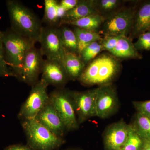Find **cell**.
<instances>
[{
  "mask_svg": "<svg viewBox=\"0 0 150 150\" xmlns=\"http://www.w3.org/2000/svg\"><path fill=\"white\" fill-rule=\"evenodd\" d=\"M124 2L120 0H94V4L98 14L105 20L116 13L123 7Z\"/></svg>",
  "mask_w": 150,
  "mask_h": 150,
  "instance_id": "cell-19",
  "label": "cell"
},
{
  "mask_svg": "<svg viewBox=\"0 0 150 150\" xmlns=\"http://www.w3.org/2000/svg\"><path fill=\"white\" fill-rule=\"evenodd\" d=\"M0 33L8 64L18 78L25 57L36 43L13 31Z\"/></svg>",
  "mask_w": 150,
  "mask_h": 150,
  "instance_id": "cell-3",
  "label": "cell"
},
{
  "mask_svg": "<svg viewBox=\"0 0 150 150\" xmlns=\"http://www.w3.org/2000/svg\"><path fill=\"white\" fill-rule=\"evenodd\" d=\"M115 58L141 59V55L135 48L131 39L126 35L119 38L114 49L110 52Z\"/></svg>",
  "mask_w": 150,
  "mask_h": 150,
  "instance_id": "cell-18",
  "label": "cell"
},
{
  "mask_svg": "<svg viewBox=\"0 0 150 150\" xmlns=\"http://www.w3.org/2000/svg\"><path fill=\"white\" fill-rule=\"evenodd\" d=\"M15 77L13 71L9 67L6 59L4 48L0 33V77Z\"/></svg>",
  "mask_w": 150,
  "mask_h": 150,
  "instance_id": "cell-28",
  "label": "cell"
},
{
  "mask_svg": "<svg viewBox=\"0 0 150 150\" xmlns=\"http://www.w3.org/2000/svg\"><path fill=\"white\" fill-rule=\"evenodd\" d=\"M38 42L40 44V52L46 59L62 61L66 51L62 46L57 27L43 26Z\"/></svg>",
  "mask_w": 150,
  "mask_h": 150,
  "instance_id": "cell-8",
  "label": "cell"
},
{
  "mask_svg": "<svg viewBox=\"0 0 150 150\" xmlns=\"http://www.w3.org/2000/svg\"><path fill=\"white\" fill-rule=\"evenodd\" d=\"M131 125L143 139H150V118L137 112Z\"/></svg>",
  "mask_w": 150,
  "mask_h": 150,
  "instance_id": "cell-25",
  "label": "cell"
},
{
  "mask_svg": "<svg viewBox=\"0 0 150 150\" xmlns=\"http://www.w3.org/2000/svg\"><path fill=\"white\" fill-rule=\"evenodd\" d=\"M6 6L13 31L35 43L38 42L43 26L37 16L19 1L9 0Z\"/></svg>",
  "mask_w": 150,
  "mask_h": 150,
  "instance_id": "cell-1",
  "label": "cell"
},
{
  "mask_svg": "<svg viewBox=\"0 0 150 150\" xmlns=\"http://www.w3.org/2000/svg\"><path fill=\"white\" fill-rule=\"evenodd\" d=\"M4 150H33L28 145L17 144L7 147Z\"/></svg>",
  "mask_w": 150,
  "mask_h": 150,
  "instance_id": "cell-33",
  "label": "cell"
},
{
  "mask_svg": "<svg viewBox=\"0 0 150 150\" xmlns=\"http://www.w3.org/2000/svg\"><path fill=\"white\" fill-rule=\"evenodd\" d=\"M138 37V40L134 43L137 51L150 50V31L142 33Z\"/></svg>",
  "mask_w": 150,
  "mask_h": 150,
  "instance_id": "cell-29",
  "label": "cell"
},
{
  "mask_svg": "<svg viewBox=\"0 0 150 150\" xmlns=\"http://www.w3.org/2000/svg\"><path fill=\"white\" fill-rule=\"evenodd\" d=\"M49 100L62 118L68 131L79 128L77 118L70 97L69 90L56 88L49 94Z\"/></svg>",
  "mask_w": 150,
  "mask_h": 150,
  "instance_id": "cell-5",
  "label": "cell"
},
{
  "mask_svg": "<svg viewBox=\"0 0 150 150\" xmlns=\"http://www.w3.org/2000/svg\"><path fill=\"white\" fill-rule=\"evenodd\" d=\"M101 62V55L95 58L85 68L78 80L85 86L95 85L100 66Z\"/></svg>",
  "mask_w": 150,
  "mask_h": 150,
  "instance_id": "cell-21",
  "label": "cell"
},
{
  "mask_svg": "<svg viewBox=\"0 0 150 150\" xmlns=\"http://www.w3.org/2000/svg\"><path fill=\"white\" fill-rule=\"evenodd\" d=\"M41 79L48 86L56 88H64L70 80L62 61L57 60H44L41 70Z\"/></svg>",
  "mask_w": 150,
  "mask_h": 150,
  "instance_id": "cell-11",
  "label": "cell"
},
{
  "mask_svg": "<svg viewBox=\"0 0 150 150\" xmlns=\"http://www.w3.org/2000/svg\"><path fill=\"white\" fill-rule=\"evenodd\" d=\"M120 64L115 57L107 54L101 55L95 85L100 86L111 84L120 70Z\"/></svg>",
  "mask_w": 150,
  "mask_h": 150,
  "instance_id": "cell-14",
  "label": "cell"
},
{
  "mask_svg": "<svg viewBox=\"0 0 150 150\" xmlns=\"http://www.w3.org/2000/svg\"><path fill=\"white\" fill-rule=\"evenodd\" d=\"M27 141L33 150H57L65 144L64 139L58 137L35 119L21 121Z\"/></svg>",
  "mask_w": 150,
  "mask_h": 150,
  "instance_id": "cell-2",
  "label": "cell"
},
{
  "mask_svg": "<svg viewBox=\"0 0 150 150\" xmlns=\"http://www.w3.org/2000/svg\"><path fill=\"white\" fill-rule=\"evenodd\" d=\"M77 38L78 54L79 56L83 50L91 43L102 40L103 38L99 33L89 31L75 27L74 30Z\"/></svg>",
  "mask_w": 150,
  "mask_h": 150,
  "instance_id": "cell-24",
  "label": "cell"
},
{
  "mask_svg": "<svg viewBox=\"0 0 150 150\" xmlns=\"http://www.w3.org/2000/svg\"><path fill=\"white\" fill-rule=\"evenodd\" d=\"M79 1L80 0H62L59 4L67 12L75 7Z\"/></svg>",
  "mask_w": 150,
  "mask_h": 150,
  "instance_id": "cell-32",
  "label": "cell"
},
{
  "mask_svg": "<svg viewBox=\"0 0 150 150\" xmlns=\"http://www.w3.org/2000/svg\"><path fill=\"white\" fill-rule=\"evenodd\" d=\"M150 31V1L146 2L134 13L131 36L138 37L142 33Z\"/></svg>",
  "mask_w": 150,
  "mask_h": 150,
  "instance_id": "cell-15",
  "label": "cell"
},
{
  "mask_svg": "<svg viewBox=\"0 0 150 150\" xmlns=\"http://www.w3.org/2000/svg\"><path fill=\"white\" fill-rule=\"evenodd\" d=\"M119 107L117 92L112 84L97 88L96 108V116L102 119L110 117L118 111Z\"/></svg>",
  "mask_w": 150,
  "mask_h": 150,
  "instance_id": "cell-10",
  "label": "cell"
},
{
  "mask_svg": "<svg viewBox=\"0 0 150 150\" xmlns=\"http://www.w3.org/2000/svg\"><path fill=\"white\" fill-rule=\"evenodd\" d=\"M130 128V124H127L123 120L108 126L103 135V144L105 149H120L128 138Z\"/></svg>",
  "mask_w": 150,
  "mask_h": 150,
  "instance_id": "cell-12",
  "label": "cell"
},
{
  "mask_svg": "<svg viewBox=\"0 0 150 150\" xmlns=\"http://www.w3.org/2000/svg\"><path fill=\"white\" fill-rule=\"evenodd\" d=\"M34 119L58 137L64 138L67 132L62 118L50 100Z\"/></svg>",
  "mask_w": 150,
  "mask_h": 150,
  "instance_id": "cell-13",
  "label": "cell"
},
{
  "mask_svg": "<svg viewBox=\"0 0 150 150\" xmlns=\"http://www.w3.org/2000/svg\"><path fill=\"white\" fill-rule=\"evenodd\" d=\"M97 91V88L81 92L69 91L70 97L79 125L96 116Z\"/></svg>",
  "mask_w": 150,
  "mask_h": 150,
  "instance_id": "cell-7",
  "label": "cell"
},
{
  "mask_svg": "<svg viewBox=\"0 0 150 150\" xmlns=\"http://www.w3.org/2000/svg\"><path fill=\"white\" fill-rule=\"evenodd\" d=\"M129 136L126 142L119 150H140L143 145L144 139L135 131L131 124Z\"/></svg>",
  "mask_w": 150,
  "mask_h": 150,
  "instance_id": "cell-27",
  "label": "cell"
},
{
  "mask_svg": "<svg viewBox=\"0 0 150 150\" xmlns=\"http://www.w3.org/2000/svg\"><path fill=\"white\" fill-rule=\"evenodd\" d=\"M83 150L81 149H80L79 148H69L67 149H64L60 150V149L59 150Z\"/></svg>",
  "mask_w": 150,
  "mask_h": 150,
  "instance_id": "cell-35",
  "label": "cell"
},
{
  "mask_svg": "<svg viewBox=\"0 0 150 150\" xmlns=\"http://www.w3.org/2000/svg\"><path fill=\"white\" fill-rule=\"evenodd\" d=\"M140 150H150V139H144L143 145Z\"/></svg>",
  "mask_w": 150,
  "mask_h": 150,
  "instance_id": "cell-34",
  "label": "cell"
},
{
  "mask_svg": "<svg viewBox=\"0 0 150 150\" xmlns=\"http://www.w3.org/2000/svg\"><path fill=\"white\" fill-rule=\"evenodd\" d=\"M43 57L40 48L32 47L25 57L18 79L31 87L37 83L41 73Z\"/></svg>",
  "mask_w": 150,
  "mask_h": 150,
  "instance_id": "cell-9",
  "label": "cell"
},
{
  "mask_svg": "<svg viewBox=\"0 0 150 150\" xmlns=\"http://www.w3.org/2000/svg\"><path fill=\"white\" fill-rule=\"evenodd\" d=\"M62 62L71 80L79 79L86 67V65L80 56L77 54L68 51L65 52Z\"/></svg>",
  "mask_w": 150,
  "mask_h": 150,
  "instance_id": "cell-17",
  "label": "cell"
},
{
  "mask_svg": "<svg viewBox=\"0 0 150 150\" xmlns=\"http://www.w3.org/2000/svg\"><path fill=\"white\" fill-rule=\"evenodd\" d=\"M104 21V19L99 15L93 14L72 22L67 25L89 31L98 32V30L101 27Z\"/></svg>",
  "mask_w": 150,
  "mask_h": 150,
  "instance_id": "cell-23",
  "label": "cell"
},
{
  "mask_svg": "<svg viewBox=\"0 0 150 150\" xmlns=\"http://www.w3.org/2000/svg\"><path fill=\"white\" fill-rule=\"evenodd\" d=\"M121 36L105 35L100 41L103 51L105 50L110 52L115 48L118 39Z\"/></svg>",
  "mask_w": 150,
  "mask_h": 150,
  "instance_id": "cell-30",
  "label": "cell"
},
{
  "mask_svg": "<svg viewBox=\"0 0 150 150\" xmlns=\"http://www.w3.org/2000/svg\"><path fill=\"white\" fill-rule=\"evenodd\" d=\"M93 14H98L94 0H80L75 7L66 12L60 22V26Z\"/></svg>",
  "mask_w": 150,
  "mask_h": 150,
  "instance_id": "cell-16",
  "label": "cell"
},
{
  "mask_svg": "<svg viewBox=\"0 0 150 150\" xmlns=\"http://www.w3.org/2000/svg\"><path fill=\"white\" fill-rule=\"evenodd\" d=\"M134 13L133 9L122 8L103 22L101 27L103 34L104 36H127L132 29Z\"/></svg>",
  "mask_w": 150,
  "mask_h": 150,
  "instance_id": "cell-6",
  "label": "cell"
},
{
  "mask_svg": "<svg viewBox=\"0 0 150 150\" xmlns=\"http://www.w3.org/2000/svg\"><path fill=\"white\" fill-rule=\"evenodd\" d=\"M62 46L65 51L78 54V43L74 31L63 25L57 28Z\"/></svg>",
  "mask_w": 150,
  "mask_h": 150,
  "instance_id": "cell-22",
  "label": "cell"
},
{
  "mask_svg": "<svg viewBox=\"0 0 150 150\" xmlns=\"http://www.w3.org/2000/svg\"><path fill=\"white\" fill-rule=\"evenodd\" d=\"M44 4L43 21L47 26L59 27L61 20L58 13L59 2L56 0H45Z\"/></svg>",
  "mask_w": 150,
  "mask_h": 150,
  "instance_id": "cell-20",
  "label": "cell"
},
{
  "mask_svg": "<svg viewBox=\"0 0 150 150\" xmlns=\"http://www.w3.org/2000/svg\"><path fill=\"white\" fill-rule=\"evenodd\" d=\"M103 51L100 41L93 42L87 46L81 52L79 56L86 65L93 61Z\"/></svg>",
  "mask_w": 150,
  "mask_h": 150,
  "instance_id": "cell-26",
  "label": "cell"
},
{
  "mask_svg": "<svg viewBox=\"0 0 150 150\" xmlns=\"http://www.w3.org/2000/svg\"><path fill=\"white\" fill-rule=\"evenodd\" d=\"M133 105L137 112L150 118V100L146 101H134Z\"/></svg>",
  "mask_w": 150,
  "mask_h": 150,
  "instance_id": "cell-31",
  "label": "cell"
},
{
  "mask_svg": "<svg viewBox=\"0 0 150 150\" xmlns=\"http://www.w3.org/2000/svg\"><path fill=\"white\" fill-rule=\"evenodd\" d=\"M48 86L45 81L40 79L31 87L29 95L23 103L18 114L19 120L35 118L49 101V96L47 91Z\"/></svg>",
  "mask_w": 150,
  "mask_h": 150,
  "instance_id": "cell-4",
  "label": "cell"
}]
</instances>
